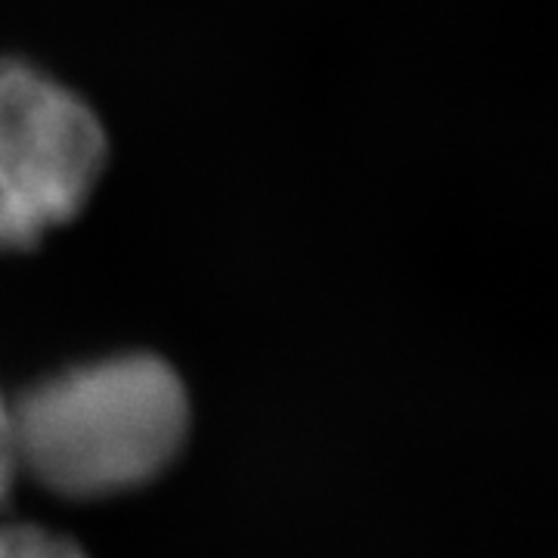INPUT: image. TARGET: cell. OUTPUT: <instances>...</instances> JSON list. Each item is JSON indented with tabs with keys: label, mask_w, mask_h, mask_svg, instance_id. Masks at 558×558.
<instances>
[{
	"label": "cell",
	"mask_w": 558,
	"mask_h": 558,
	"mask_svg": "<svg viewBox=\"0 0 558 558\" xmlns=\"http://www.w3.org/2000/svg\"><path fill=\"white\" fill-rule=\"evenodd\" d=\"M20 472L72 499L143 487L180 457L190 395L168 360L116 354L69 366L13 403Z\"/></svg>",
	"instance_id": "1"
},
{
	"label": "cell",
	"mask_w": 558,
	"mask_h": 558,
	"mask_svg": "<svg viewBox=\"0 0 558 558\" xmlns=\"http://www.w3.org/2000/svg\"><path fill=\"white\" fill-rule=\"evenodd\" d=\"M109 165L100 116L72 87L0 57V202L38 242L90 202Z\"/></svg>",
	"instance_id": "2"
},
{
	"label": "cell",
	"mask_w": 558,
	"mask_h": 558,
	"mask_svg": "<svg viewBox=\"0 0 558 558\" xmlns=\"http://www.w3.org/2000/svg\"><path fill=\"white\" fill-rule=\"evenodd\" d=\"M0 558H87L75 539L38 524H3Z\"/></svg>",
	"instance_id": "3"
},
{
	"label": "cell",
	"mask_w": 558,
	"mask_h": 558,
	"mask_svg": "<svg viewBox=\"0 0 558 558\" xmlns=\"http://www.w3.org/2000/svg\"><path fill=\"white\" fill-rule=\"evenodd\" d=\"M16 475H20V450H16L13 403L3 398V391H0V506L10 497Z\"/></svg>",
	"instance_id": "4"
},
{
	"label": "cell",
	"mask_w": 558,
	"mask_h": 558,
	"mask_svg": "<svg viewBox=\"0 0 558 558\" xmlns=\"http://www.w3.org/2000/svg\"><path fill=\"white\" fill-rule=\"evenodd\" d=\"M35 245H38V236L0 202V252H25Z\"/></svg>",
	"instance_id": "5"
}]
</instances>
